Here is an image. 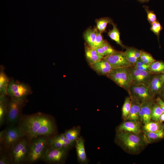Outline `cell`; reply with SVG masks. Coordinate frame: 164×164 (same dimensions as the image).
Returning a JSON list of instances; mask_svg holds the SVG:
<instances>
[{"instance_id": "8d00e7d4", "label": "cell", "mask_w": 164, "mask_h": 164, "mask_svg": "<svg viewBox=\"0 0 164 164\" xmlns=\"http://www.w3.org/2000/svg\"><path fill=\"white\" fill-rule=\"evenodd\" d=\"M147 13V19L149 22L151 24L156 21V17L153 11L150 10L148 6L146 5L143 6Z\"/></svg>"}, {"instance_id": "e575fe53", "label": "cell", "mask_w": 164, "mask_h": 164, "mask_svg": "<svg viewBox=\"0 0 164 164\" xmlns=\"http://www.w3.org/2000/svg\"><path fill=\"white\" fill-rule=\"evenodd\" d=\"M140 59L145 64L149 65L155 60L151 54L142 50H141Z\"/></svg>"}, {"instance_id": "836d02e7", "label": "cell", "mask_w": 164, "mask_h": 164, "mask_svg": "<svg viewBox=\"0 0 164 164\" xmlns=\"http://www.w3.org/2000/svg\"><path fill=\"white\" fill-rule=\"evenodd\" d=\"M12 164L9 151L0 149V164Z\"/></svg>"}, {"instance_id": "4fadbf2b", "label": "cell", "mask_w": 164, "mask_h": 164, "mask_svg": "<svg viewBox=\"0 0 164 164\" xmlns=\"http://www.w3.org/2000/svg\"><path fill=\"white\" fill-rule=\"evenodd\" d=\"M132 75V83L148 86L153 74L149 72L139 70L133 67H130Z\"/></svg>"}, {"instance_id": "6da1fadb", "label": "cell", "mask_w": 164, "mask_h": 164, "mask_svg": "<svg viewBox=\"0 0 164 164\" xmlns=\"http://www.w3.org/2000/svg\"><path fill=\"white\" fill-rule=\"evenodd\" d=\"M19 126L29 142L41 136L48 137L55 134L56 127L54 119L50 115L40 112L30 115H22Z\"/></svg>"}, {"instance_id": "8fae6325", "label": "cell", "mask_w": 164, "mask_h": 164, "mask_svg": "<svg viewBox=\"0 0 164 164\" xmlns=\"http://www.w3.org/2000/svg\"><path fill=\"white\" fill-rule=\"evenodd\" d=\"M104 58L110 64L112 69L132 67L128 59L125 52L116 51Z\"/></svg>"}, {"instance_id": "5bb4252c", "label": "cell", "mask_w": 164, "mask_h": 164, "mask_svg": "<svg viewBox=\"0 0 164 164\" xmlns=\"http://www.w3.org/2000/svg\"><path fill=\"white\" fill-rule=\"evenodd\" d=\"M121 123L116 128V132H125L136 134H142V123L140 121L128 120Z\"/></svg>"}, {"instance_id": "ac0fdd59", "label": "cell", "mask_w": 164, "mask_h": 164, "mask_svg": "<svg viewBox=\"0 0 164 164\" xmlns=\"http://www.w3.org/2000/svg\"><path fill=\"white\" fill-rule=\"evenodd\" d=\"M90 66L99 75H106L112 69L109 63L104 58Z\"/></svg>"}, {"instance_id": "484cf974", "label": "cell", "mask_w": 164, "mask_h": 164, "mask_svg": "<svg viewBox=\"0 0 164 164\" xmlns=\"http://www.w3.org/2000/svg\"><path fill=\"white\" fill-rule=\"evenodd\" d=\"M164 129V124L159 121H150L144 125L142 130L144 132H154Z\"/></svg>"}, {"instance_id": "cb8c5ba5", "label": "cell", "mask_w": 164, "mask_h": 164, "mask_svg": "<svg viewBox=\"0 0 164 164\" xmlns=\"http://www.w3.org/2000/svg\"><path fill=\"white\" fill-rule=\"evenodd\" d=\"M9 97L0 95V126L1 127L5 121L7 106Z\"/></svg>"}, {"instance_id": "7402d4cb", "label": "cell", "mask_w": 164, "mask_h": 164, "mask_svg": "<svg viewBox=\"0 0 164 164\" xmlns=\"http://www.w3.org/2000/svg\"><path fill=\"white\" fill-rule=\"evenodd\" d=\"M125 53L128 61L133 66L136 61L140 58L141 50L134 47H128Z\"/></svg>"}, {"instance_id": "b9f144b4", "label": "cell", "mask_w": 164, "mask_h": 164, "mask_svg": "<svg viewBox=\"0 0 164 164\" xmlns=\"http://www.w3.org/2000/svg\"><path fill=\"white\" fill-rule=\"evenodd\" d=\"M145 64L144 62L140 58L135 62L133 67H137Z\"/></svg>"}, {"instance_id": "60d3db41", "label": "cell", "mask_w": 164, "mask_h": 164, "mask_svg": "<svg viewBox=\"0 0 164 164\" xmlns=\"http://www.w3.org/2000/svg\"><path fill=\"white\" fill-rule=\"evenodd\" d=\"M149 65L145 64L139 67H135L140 70L149 72Z\"/></svg>"}, {"instance_id": "4dcf8cb0", "label": "cell", "mask_w": 164, "mask_h": 164, "mask_svg": "<svg viewBox=\"0 0 164 164\" xmlns=\"http://www.w3.org/2000/svg\"><path fill=\"white\" fill-rule=\"evenodd\" d=\"M132 100L130 96L125 98L122 108V117L124 121L128 118L131 105Z\"/></svg>"}, {"instance_id": "5b68a950", "label": "cell", "mask_w": 164, "mask_h": 164, "mask_svg": "<svg viewBox=\"0 0 164 164\" xmlns=\"http://www.w3.org/2000/svg\"><path fill=\"white\" fill-rule=\"evenodd\" d=\"M30 144L28 139L24 136L9 151L12 164L26 163Z\"/></svg>"}, {"instance_id": "9a60e30c", "label": "cell", "mask_w": 164, "mask_h": 164, "mask_svg": "<svg viewBox=\"0 0 164 164\" xmlns=\"http://www.w3.org/2000/svg\"><path fill=\"white\" fill-rule=\"evenodd\" d=\"M161 74H153L147 86L154 96L159 95L164 90V82L161 79Z\"/></svg>"}, {"instance_id": "d6986e66", "label": "cell", "mask_w": 164, "mask_h": 164, "mask_svg": "<svg viewBox=\"0 0 164 164\" xmlns=\"http://www.w3.org/2000/svg\"><path fill=\"white\" fill-rule=\"evenodd\" d=\"M85 52L87 61L90 66L104 57L95 49L87 45L85 46Z\"/></svg>"}, {"instance_id": "603a6c76", "label": "cell", "mask_w": 164, "mask_h": 164, "mask_svg": "<svg viewBox=\"0 0 164 164\" xmlns=\"http://www.w3.org/2000/svg\"><path fill=\"white\" fill-rule=\"evenodd\" d=\"M148 143L164 138V129L154 132H143V134Z\"/></svg>"}, {"instance_id": "2e32d148", "label": "cell", "mask_w": 164, "mask_h": 164, "mask_svg": "<svg viewBox=\"0 0 164 164\" xmlns=\"http://www.w3.org/2000/svg\"><path fill=\"white\" fill-rule=\"evenodd\" d=\"M154 99L141 103V108L139 114V121L144 125L151 121V111Z\"/></svg>"}, {"instance_id": "7c38bea8", "label": "cell", "mask_w": 164, "mask_h": 164, "mask_svg": "<svg viewBox=\"0 0 164 164\" xmlns=\"http://www.w3.org/2000/svg\"><path fill=\"white\" fill-rule=\"evenodd\" d=\"M48 143L49 146L55 148L70 150L75 145V142L69 140L64 133L49 137Z\"/></svg>"}, {"instance_id": "9c48e42d", "label": "cell", "mask_w": 164, "mask_h": 164, "mask_svg": "<svg viewBox=\"0 0 164 164\" xmlns=\"http://www.w3.org/2000/svg\"><path fill=\"white\" fill-rule=\"evenodd\" d=\"M128 91L131 98L141 103L154 99L155 97L148 87L142 84L132 83Z\"/></svg>"}, {"instance_id": "4316f807", "label": "cell", "mask_w": 164, "mask_h": 164, "mask_svg": "<svg viewBox=\"0 0 164 164\" xmlns=\"http://www.w3.org/2000/svg\"><path fill=\"white\" fill-rule=\"evenodd\" d=\"M95 49L100 55L104 57L111 55L117 51L106 40H104L101 46L95 48Z\"/></svg>"}, {"instance_id": "ee69618b", "label": "cell", "mask_w": 164, "mask_h": 164, "mask_svg": "<svg viewBox=\"0 0 164 164\" xmlns=\"http://www.w3.org/2000/svg\"><path fill=\"white\" fill-rule=\"evenodd\" d=\"M159 95L160 97L164 101V90Z\"/></svg>"}, {"instance_id": "f35d334b", "label": "cell", "mask_w": 164, "mask_h": 164, "mask_svg": "<svg viewBox=\"0 0 164 164\" xmlns=\"http://www.w3.org/2000/svg\"><path fill=\"white\" fill-rule=\"evenodd\" d=\"M155 102L159 105L163 112L164 113V101L160 97H157L155 99Z\"/></svg>"}, {"instance_id": "8992f818", "label": "cell", "mask_w": 164, "mask_h": 164, "mask_svg": "<svg viewBox=\"0 0 164 164\" xmlns=\"http://www.w3.org/2000/svg\"><path fill=\"white\" fill-rule=\"evenodd\" d=\"M130 67L112 69L106 76L118 86L128 91L132 82Z\"/></svg>"}, {"instance_id": "83f0119b", "label": "cell", "mask_w": 164, "mask_h": 164, "mask_svg": "<svg viewBox=\"0 0 164 164\" xmlns=\"http://www.w3.org/2000/svg\"><path fill=\"white\" fill-rule=\"evenodd\" d=\"M97 28L88 29L84 32V40L89 46L93 48L97 31Z\"/></svg>"}, {"instance_id": "7bdbcfd3", "label": "cell", "mask_w": 164, "mask_h": 164, "mask_svg": "<svg viewBox=\"0 0 164 164\" xmlns=\"http://www.w3.org/2000/svg\"><path fill=\"white\" fill-rule=\"evenodd\" d=\"M159 121L162 123L164 122V113H163L159 118Z\"/></svg>"}, {"instance_id": "52a82bcc", "label": "cell", "mask_w": 164, "mask_h": 164, "mask_svg": "<svg viewBox=\"0 0 164 164\" xmlns=\"http://www.w3.org/2000/svg\"><path fill=\"white\" fill-rule=\"evenodd\" d=\"M69 151L68 149L53 148L49 145L42 156L40 160L48 164L64 163Z\"/></svg>"}, {"instance_id": "d590c367", "label": "cell", "mask_w": 164, "mask_h": 164, "mask_svg": "<svg viewBox=\"0 0 164 164\" xmlns=\"http://www.w3.org/2000/svg\"><path fill=\"white\" fill-rule=\"evenodd\" d=\"M151 24V26L150 29L151 30L157 35L159 38L160 33L162 29L160 23L159 21H156Z\"/></svg>"}, {"instance_id": "1f68e13d", "label": "cell", "mask_w": 164, "mask_h": 164, "mask_svg": "<svg viewBox=\"0 0 164 164\" xmlns=\"http://www.w3.org/2000/svg\"><path fill=\"white\" fill-rule=\"evenodd\" d=\"M97 29L101 33L105 32L108 24L113 23L112 19L108 17H104L96 20Z\"/></svg>"}, {"instance_id": "f546056e", "label": "cell", "mask_w": 164, "mask_h": 164, "mask_svg": "<svg viewBox=\"0 0 164 164\" xmlns=\"http://www.w3.org/2000/svg\"><path fill=\"white\" fill-rule=\"evenodd\" d=\"M112 24L113 26V28L108 32V35L118 44L122 47L124 48L125 46L120 39V32L116 25L113 23H112Z\"/></svg>"}, {"instance_id": "30bf717a", "label": "cell", "mask_w": 164, "mask_h": 164, "mask_svg": "<svg viewBox=\"0 0 164 164\" xmlns=\"http://www.w3.org/2000/svg\"><path fill=\"white\" fill-rule=\"evenodd\" d=\"M24 136V133L19 125L10 126L7 128L6 136L0 145V149L9 151Z\"/></svg>"}, {"instance_id": "7a4b0ae2", "label": "cell", "mask_w": 164, "mask_h": 164, "mask_svg": "<svg viewBox=\"0 0 164 164\" xmlns=\"http://www.w3.org/2000/svg\"><path fill=\"white\" fill-rule=\"evenodd\" d=\"M114 141L124 151L132 155L141 153L148 144L143 134L125 132H116Z\"/></svg>"}, {"instance_id": "d6a6232c", "label": "cell", "mask_w": 164, "mask_h": 164, "mask_svg": "<svg viewBox=\"0 0 164 164\" xmlns=\"http://www.w3.org/2000/svg\"><path fill=\"white\" fill-rule=\"evenodd\" d=\"M163 113L160 106L155 101L152 108L151 120L155 121H159L160 117Z\"/></svg>"}, {"instance_id": "ab89813d", "label": "cell", "mask_w": 164, "mask_h": 164, "mask_svg": "<svg viewBox=\"0 0 164 164\" xmlns=\"http://www.w3.org/2000/svg\"><path fill=\"white\" fill-rule=\"evenodd\" d=\"M7 132V128L3 130L0 132V143L1 145L4 140Z\"/></svg>"}, {"instance_id": "e0dca14e", "label": "cell", "mask_w": 164, "mask_h": 164, "mask_svg": "<svg viewBox=\"0 0 164 164\" xmlns=\"http://www.w3.org/2000/svg\"><path fill=\"white\" fill-rule=\"evenodd\" d=\"M84 142V139L80 136L76 141L75 145L77 161L81 164H87L89 162L86 152Z\"/></svg>"}, {"instance_id": "f6af8a7d", "label": "cell", "mask_w": 164, "mask_h": 164, "mask_svg": "<svg viewBox=\"0 0 164 164\" xmlns=\"http://www.w3.org/2000/svg\"><path fill=\"white\" fill-rule=\"evenodd\" d=\"M141 3L147 2L149 1V0H137Z\"/></svg>"}, {"instance_id": "44dd1931", "label": "cell", "mask_w": 164, "mask_h": 164, "mask_svg": "<svg viewBox=\"0 0 164 164\" xmlns=\"http://www.w3.org/2000/svg\"><path fill=\"white\" fill-rule=\"evenodd\" d=\"M9 78L5 73L4 67L0 68V95H7V90L9 82Z\"/></svg>"}, {"instance_id": "74e56055", "label": "cell", "mask_w": 164, "mask_h": 164, "mask_svg": "<svg viewBox=\"0 0 164 164\" xmlns=\"http://www.w3.org/2000/svg\"><path fill=\"white\" fill-rule=\"evenodd\" d=\"M101 33L97 30V31L96 36L93 48H96L101 46L104 43V40Z\"/></svg>"}, {"instance_id": "d4e9b609", "label": "cell", "mask_w": 164, "mask_h": 164, "mask_svg": "<svg viewBox=\"0 0 164 164\" xmlns=\"http://www.w3.org/2000/svg\"><path fill=\"white\" fill-rule=\"evenodd\" d=\"M81 128L80 126L74 127L66 130L63 133L66 138L70 141L76 142L80 135Z\"/></svg>"}, {"instance_id": "277c9868", "label": "cell", "mask_w": 164, "mask_h": 164, "mask_svg": "<svg viewBox=\"0 0 164 164\" xmlns=\"http://www.w3.org/2000/svg\"><path fill=\"white\" fill-rule=\"evenodd\" d=\"M48 137L45 136H40L31 141L27 163L32 164L40 160L43 153L49 146Z\"/></svg>"}, {"instance_id": "ba28073f", "label": "cell", "mask_w": 164, "mask_h": 164, "mask_svg": "<svg viewBox=\"0 0 164 164\" xmlns=\"http://www.w3.org/2000/svg\"><path fill=\"white\" fill-rule=\"evenodd\" d=\"M9 97L5 121L10 126L19 122L22 115V111L25 102H19Z\"/></svg>"}, {"instance_id": "f1b7e54d", "label": "cell", "mask_w": 164, "mask_h": 164, "mask_svg": "<svg viewBox=\"0 0 164 164\" xmlns=\"http://www.w3.org/2000/svg\"><path fill=\"white\" fill-rule=\"evenodd\" d=\"M149 72L152 74H161L164 72V62L155 60L149 65Z\"/></svg>"}, {"instance_id": "3957f363", "label": "cell", "mask_w": 164, "mask_h": 164, "mask_svg": "<svg viewBox=\"0 0 164 164\" xmlns=\"http://www.w3.org/2000/svg\"><path fill=\"white\" fill-rule=\"evenodd\" d=\"M32 93L28 84L10 78L7 90V95L12 99L20 102H26L27 97Z\"/></svg>"}, {"instance_id": "ffe728a7", "label": "cell", "mask_w": 164, "mask_h": 164, "mask_svg": "<svg viewBox=\"0 0 164 164\" xmlns=\"http://www.w3.org/2000/svg\"><path fill=\"white\" fill-rule=\"evenodd\" d=\"M131 100L129 114L127 120L139 121V114L141 103L133 98H131Z\"/></svg>"}, {"instance_id": "bcb514c9", "label": "cell", "mask_w": 164, "mask_h": 164, "mask_svg": "<svg viewBox=\"0 0 164 164\" xmlns=\"http://www.w3.org/2000/svg\"><path fill=\"white\" fill-rule=\"evenodd\" d=\"M161 79L164 82V72L161 73Z\"/></svg>"}]
</instances>
